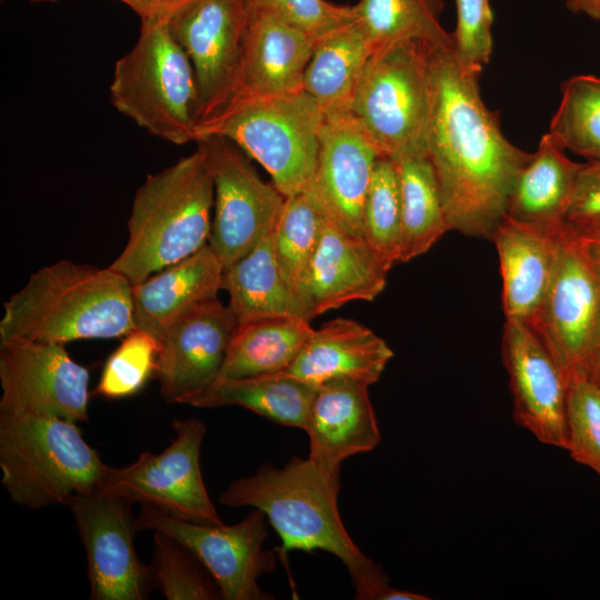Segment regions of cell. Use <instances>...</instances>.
<instances>
[{"mask_svg":"<svg viewBox=\"0 0 600 600\" xmlns=\"http://www.w3.org/2000/svg\"><path fill=\"white\" fill-rule=\"evenodd\" d=\"M430 61L427 154L450 230L491 240L532 153L503 136L497 113L484 104L479 86L482 70L463 63L453 46H432Z\"/></svg>","mask_w":600,"mask_h":600,"instance_id":"cell-1","label":"cell"},{"mask_svg":"<svg viewBox=\"0 0 600 600\" xmlns=\"http://www.w3.org/2000/svg\"><path fill=\"white\" fill-rule=\"evenodd\" d=\"M339 477L322 472L309 458H291L283 468L269 463L232 481L220 496L228 507L261 510L278 532L279 553L322 550L346 566L359 600H390L394 587L381 567L350 538L338 510Z\"/></svg>","mask_w":600,"mask_h":600,"instance_id":"cell-2","label":"cell"},{"mask_svg":"<svg viewBox=\"0 0 600 600\" xmlns=\"http://www.w3.org/2000/svg\"><path fill=\"white\" fill-rule=\"evenodd\" d=\"M132 284L111 268L61 260L3 302L0 342L124 337L134 326Z\"/></svg>","mask_w":600,"mask_h":600,"instance_id":"cell-3","label":"cell"},{"mask_svg":"<svg viewBox=\"0 0 600 600\" xmlns=\"http://www.w3.org/2000/svg\"><path fill=\"white\" fill-rule=\"evenodd\" d=\"M214 186L206 150H196L147 176L136 191L128 240L109 266L131 284L174 264L208 244Z\"/></svg>","mask_w":600,"mask_h":600,"instance_id":"cell-4","label":"cell"},{"mask_svg":"<svg viewBox=\"0 0 600 600\" xmlns=\"http://www.w3.org/2000/svg\"><path fill=\"white\" fill-rule=\"evenodd\" d=\"M78 422L36 414L0 413L1 482L24 508L67 504L103 488L111 469L82 437Z\"/></svg>","mask_w":600,"mask_h":600,"instance_id":"cell-5","label":"cell"},{"mask_svg":"<svg viewBox=\"0 0 600 600\" xmlns=\"http://www.w3.org/2000/svg\"><path fill=\"white\" fill-rule=\"evenodd\" d=\"M110 99L121 114L159 139L196 141V74L168 21H141L137 42L114 64Z\"/></svg>","mask_w":600,"mask_h":600,"instance_id":"cell-6","label":"cell"},{"mask_svg":"<svg viewBox=\"0 0 600 600\" xmlns=\"http://www.w3.org/2000/svg\"><path fill=\"white\" fill-rule=\"evenodd\" d=\"M324 113L303 89L277 96H237L197 129L214 134L259 162L287 198L303 192L314 173ZM194 141V142H196Z\"/></svg>","mask_w":600,"mask_h":600,"instance_id":"cell-7","label":"cell"},{"mask_svg":"<svg viewBox=\"0 0 600 600\" xmlns=\"http://www.w3.org/2000/svg\"><path fill=\"white\" fill-rule=\"evenodd\" d=\"M431 47L397 42L378 48L368 62L349 112L382 157L427 154Z\"/></svg>","mask_w":600,"mask_h":600,"instance_id":"cell-8","label":"cell"},{"mask_svg":"<svg viewBox=\"0 0 600 600\" xmlns=\"http://www.w3.org/2000/svg\"><path fill=\"white\" fill-rule=\"evenodd\" d=\"M544 343L567 384L588 379L600 334V278L566 222L559 233L553 274L543 301L528 322Z\"/></svg>","mask_w":600,"mask_h":600,"instance_id":"cell-9","label":"cell"},{"mask_svg":"<svg viewBox=\"0 0 600 600\" xmlns=\"http://www.w3.org/2000/svg\"><path fill=\"white\" fill-rule=\"evenodd\" d=\"M266 514L251 510L238 523H202L141 503L139 529L163 532L186 547L209 571L224 600H267L258 579L274 570L276 558L263 550L268 536Z\"/></svg>","mask_w":600,"mask_h":600,"instance_id":"cell-10","label":"cell"},{"mask_svg":"<svg viewBox=\"0 0 600 600\" xmlns=\"http://www.w3.org/2000/svg\"><path fill=\"white\" fill-rule=\"evenodd\" d=\"M214 186L213 217L208 246L223 268L251 251L277 226L286 197L263 181L231 140L200 137Z\"/></svg>","mask_w":600,"mask_h":600,"instance_id":"cell-11","label":"cell"},{"mask_svg":"<svg viewBox=\"0 0 600 600\" xmlns=\"http://www.w3.org/2000/svg\"><path fill=\"white\" fill-rule=\"evenodd\" d=\"M248 21L247 0H187L168 21L194 70L198 127L238 92Z\"/></svg>","mask_w":600,"mask_h":600,"instance_id":"cell-12","label":"cell"},{"mask_svg":"<svg viewBox=\"0 0 600 600\" xmlns=\"http://www.w3.org/2000/svg\"><path fill=\"white\" fill-rule=\"evenodd\" d=\"M131 500L104 488L71 497V510L87 554L91 600H143L153 587L133 538L139 529Z\"/></svg>","mask_w":600,"mask_h":600,"instance_id":"cell-13","label":"cell"},{"mask_svg":"<svg viewBox=\"0 0 600 600\" xmlns=\"http://www.w3.org/2000/svg\"><path fill=\"white\" fill-rule=\"evenodd\" d=\"M172 429L176 438L163 451H144L126 467H111L103 488L190 521L222 523L200 468L204 423L197 418L177 419Z\"/></svg>","mask_w":600,"mask_h":600,"instance_id":"cell-14","label":"cell"},{"mask_svg":"<svg viewBox=\"0 0 600 600\" xmlns=\"http://www.w3.org/2000/svg\"><path fill=\"white\" fill-rule=\"evenodd\" d=\"M0 413L88 420L89 371L64 344L0 342Z\"/></svg>","mask_w":600,"mask_h":600,"instance_id":"cell-15","label":"cell"},{"mask_svg":"<svg viewBox=\"0 0 600 600\" xmlns=\"http://www.w3.org/2000/svg\"><path fill=\"white\" fill-rule=\"evenodd\" d=\"M501 348L514 422L542 444L566 451L568 384L558 363L526 321L506 319Z\"/></svg>","mask_w":600,"mask_h":600,"instance_id":"cell-16","label":"cell"},{"mask_svg":"<svg viewBox=\"0 0 600 600\" xmlns=\"http://www.w3.org/2000/svg\"><path fill=\"white\" fill-rule=\"evenodd\" d=\"M379 157L350 112L324 116L314 173L304 191L330 223L356 237L363 238V204Z\"/></svg>","mask_w":600,"mask_h":600,"instance_id":"cell-17","label":"cell"},{"mask_svg":"<svg viewBox=\"0 0 600 600\" xmlns=\"http://www.w3.org/2000/svg\"><path fill=\"white\" fill-rule=\"evenodd\" d=\"M238 321L218 298L176 321L159 339L154 376L162 398L183 403L219 377Z\"/></svg>","mask_w":600,"mask_h":600,"instance_id":"cell-18","label":"cell"},{"mask_svg":"<svg viewBox=\"0 0 600 600\" xmlns=\"http://www.w3.org/2000/svg\"><path fill=\"white\" fill-rule=\"evenodd\" d=\"M368 389L350 379L317 386L303 430L309 437V459L330 477H339L343 460L371 451L381 441Z\"/></svg>","mask_w":600,"mask_h":600,"instance_id":"cell-19","label":"cell"},{"mask_svg":"<svg viewBox=\"0 0 600 600\" xmlns=\"http://www.w3.org/2000/svg\"><path fill=\"white\" fill-rule=\"evenodd\" d=\"M389 271L363 238L326 219L306 282L311 319L351 301L373 300L383 291Z\"/></svg>","mask_w":600,"mask_h":600,"instance_id":"cell-20","label":"cell"},{"mask_svg":"<svg viewBox=\"0 0 600 600\" xmlns=\"http://www.w3.org/2000/svg\"><path fill=\"white\" fill-rule=\"evenodd\" d=\"M316 43L317 40L279 17L249 7L236 97L277 96L301 90Z\"/></svg>","mask_w":600,"mask_h":600,"instance_id":"cell-21","label":"cell"},{"mask_svg":"<svg viewBox=\"0 0 600 600\" xmlns=\"http://www.w3.org/2000/svg\"><path fill=\"white\" fill-rule=\"evenodd\" d=\"M561 227L547 229L506 216L494 230L506 319L529 322L539 310L553 274Z\"/></svg>","mask_w":600,"mask_h":600,"instance_id":"cell-22","label":"cell"},{"mask_svg":"<svg viewBox=\"0 0 600 600\" xmlns=\"http://www.w3.org/2000/svg\"><path fill=\"white\" fill-rule=\"evenodd\" d=\"M393 351L364 324L337 318L313 330L294 359L281 371L318 386L333 379H350L371 386L379 381Z\"/></svg>","mask_w":600,"mask_h":600,"instance_id":"cell-23","label":"cell"},{"mask_svg":"<svg viewBox=\"0 0 600 600\" xmlns=\"http://www.w3.org/2000/svg\"><path fill=\"white\" fill-rule=\"evenodd\" d=\"M223 266L208 244L192 256L132 284L134 326L158 340L196 307L218 298Z\"/></svg>","mask_w":600,"mask_h":600,"instance_id":"cell-24","label":"cell"},{"mask_svg":"<svg viewBox=\"0 0 600 600\" xmlns=\"http://www.w3.org/2000/svg\"><path fill=\"white\" fill-rule=\"evenodd\" d=\"M581 163L571 160L547 132L519 173L507 217L528 224L559 229L566 220Z\"/></svg>","mask_w":600,"mask_h":600,"instance_id":"cell-25","label":"cell"},{"mask_svg":"<svg viewBox=\"0 0 600 600\" xmlns=\"http://www.w3.org/2000/svg\"><path fill=\"white\" fill-rule=\"evenodd\" d=\"M374 51L356 20L317 40L302 89L318 102L324 116L349 112Z\"/></svg>","mask_w":600,"mask_h":600,"instance_id":"cell-26","label":"cell"},{"mask_svg":"<svg viewBox=\"0 0 600 600\" xmlns=\"http://www.w3.org/2000/svg\"><path fill=\"white\" fill-rule=\"evenodd\" d=\"M273 231L223 269L222 290L238 324L279 314L309 316L282 278L273 249Z\"/></svg>","mask_w":600,"mask_h":600,"instance_id":"cell-27","label":"cell"},{"mask_svg":"<svg viewBox=\"0 0 600 600\" xmlns=\"http://www.w3.org/2000/svg\"><path fill=\"white\" fill-rule=\"evenodd\" d=\"M317 386L283 372L220 379L186 404L197 408L239 406L276 423L304 429Z\"/></svg>","mask_w":600,"mask_h":600,"instance_id":"cell-28","label":"cell"},{"mask_svg":"<svg viewBox=\"0 0 600 600\" xmlns=\"http://www.w3.org/2000/svg\"><path fill=\"white\" fill-rule=\"evenodd\" d=\"M314 329L300 316L279 314L238 324L217 380L284 371Z\"/></svg>","mask_w":600,"mask_h":600,"instance_id":"cell-29","label":"cell"},{"mask_svg":"<svg viewBox=\"0 0 600 600\" xmlns=\"http://www.w3.org/2000/svg\"><path fill=\"white\" fill-rule=\"evenodd\" d=\"M393 161L401 197V262H408L429 251L450 227L428 154L406 156Z\"/></svg>","mask_w":600,"mask_h":600,"instance_id":"cell-30","label":"cell"},{"mask_svg":"<svg viewBox=\"0 0 600 600\" xmlns=\"http://www.w3.org/2000/svg\"><path fill=\"white\" fill-rule=\"evenodd\" d=\"M353 8L356 22L376 50L404 41L453 46L452 33L440 23L441 0H359Z\"/></svg>","mask_w":600,"mask_h":600,"instance_id":"cell-31","label":"cell"},{"mask_svg":"<svg viewBox=\"0 0 600 600\" xmlns=\"http://www.w3.org/2000/svg\"><path fill=\"white\" fill-rule=\"evenodd\" d=\"M326 217L306 191L287 197L273 231L274 256L283 280L304 307L306 282Z\"/></svg>","mask_w":600,"mask_h":600,"instance_id":"cell-32","label":"cell"},{"mask_svg":"<svg viewBox=\"0 0 600 600\" xmlns=\"http://www.w3.org/2000/svg\"><path fill=\"white\" fill-rule=\"evenodd\" d=\"M548 133L564 150L600 161V77L579 74L563 82Z\"/></svg>","mask_w":600,"mask_h":600,"instance_id":"cell-33","label":"cell"},{"mask_svg":"<svg viewBox=\"0 0 600 600\" xmlns=\"http://www.w3.org/2000/svg\"><path fill=\"white\" fill-rule=\"evenodd\" d=\"M363 238L382 263L401 262L402 217L399 176L388 157L376 161L363 204Z\"/></svg>","mask_w":600,"mask_h":600,"instance_id":"cell-34","label":"cell"},{"mask_svg":"<svg viewBox=\"0 0 600 600\" xmlns=\"http://www.w3.org/2000/svg\"><path fill=\"white\" fill-rule=\"evenodd\" d=\"M149 563L153 587L168 600L222 599L220 590L203 564L172 537L153 531Z\"/></svg>","mask_w":600,"mask_h":600,"instance_id":"cell-35","label":"cell"},{"mask_svg":"<svg viewBox=\"0 0 600 600\" xmlns=\"http://www.w3.org/2000/svg\"><path fill=\"white\" fill-rule=\"evenodd\" d=\"M159 340L151 333L134 328L107 359L96 394L107 399H122L139 392L154 374Z\"/></svg>","mask_w":600,"mask_h":600,"instance_id":"cell-36","label":"cell"},{"mask_svg":"<svg viewBox=\"0 0 600 600\" xmlns=\"http://www.w3.org/2000/svg\"><path fill=\"white\" fill-rule=\"evenodd\" d=\"M567 452L600 478V387L577 379L567 389Z\"/></svg>","mask_w":600,"mask_h":600,"instance_id":"cell-37","label":"cell"},{"mask_svg":"<svg viewBox=\"0 0 600 600\" xmlns=\"http://www.w3.org/2000/svg\"><path fill=\"white\" fill-rule=\"evenodd\" d=\"M249 7L264 10L296 27L314 40L356 20L353 6L327 0H247Z\"/></svg>","mask_w":600,"mask_h":600,"instance_id":"cell-38","label":"cell"},{"mask_svg":"<svg viewBox=\"0 0 600 600\" xmlns=\"http://www.w3.org/2000/svg\"><path fill=\"white\" fill-rule=\"evenodd\" d=\"M453 47L466 64L482 70L492 52V10L489 0H456Z\"/></svg>","mask_w":600,"mask_h":600,"instance_id":"cell-39","label":"cell"},{"mask_svg":"<svg viewBox=\"0 0 600 600\" xmlns=\"http://www.w3.org/2000/svg\"><path fill=\"white\" fill-rule=\"evenodd\" d=\"M564 222L580 233L600 227V161L581 163Z\"/></svg>","mask_w":600,"mask_h":600,"instance_id":"cell-40","label":"cell"},{"mask_svg":"<svg viewBox=\"0 0 600 600\" xmlns=\"http://www.w3.org/2000/svg\"><path fill=\"white\" fill-rule=\"evenodd\" d=\"M130 7L141 19L169 21L187 0H119Z\"/></svg>","mask_w":600,"mask_h":600,"instance_id":"cell-41","label":"cell"},{"mask_svg":"<svg viewBox=\"0 0 600 600\" xmlns=\"http://www.w3.org/2000/svg\"><path fill=\"white\" fill-rule=\"evenodd\" d=\"M578 234L586 256L600 278V227Z\"/></svg>","mask_w":600,"mask_h":600,"instance_id":"cell-42","label":"cell"},{"mask_svg":"<svg viewBox=\"0 0 600 600\" xmlns=\"http://www.w3.org/2000/svg\"><path fill=\"white\" fill-rule=\"evenodd\" d=\"M566 6L573 13H583L593 20H600V0H566Z\"/></svg>","mask_w":600,"mask_h":600,"instance_id":"cell-43","label":"cell"},{"mask_svg":"<svg viewBox=\"0 0 600 600\" xmlns=\"http://www.w3.org/2000/svg\"><path fill=\"white\" fill-rule=\"evenodd\" d=\"M588 380L600 387V334L592 354Z\"/></svg>","mask_w":600,"mask_h":600,"instance_id":"cell-44","label":"cell"},{"mask_svg":"<svg viewBox=\"0 0 600 600\" xmlns=\"http://www.w3.org/2000/svg\"><path fill=\"white\" fill-rule=\"evenodd\" d=\"M34 1H57V0H34Z\"/></svg>","mask_w":600,"mask_h":600,"instance_id":"cell-45","label":"cell"}]
</instances>
